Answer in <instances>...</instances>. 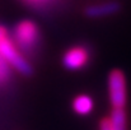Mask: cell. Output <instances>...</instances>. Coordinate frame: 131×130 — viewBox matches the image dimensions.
Here are the masks:
<instances>
[{
    "label": "cell",
    "mask_w": 131,
    "mask_h": 130,
    "mask_svg": "<svg viewBox=\"0 0 131 130\" xmlns=\"http://www.w3.org/2000/svg\"><path fill=\"white\" fill-rule=\"evenodd\" d=\"M0 56L6 61V64L9 66L14 68L19 73H22L24 75H29L32 73V68H31L29 63L23 57V55L15 47L14 42L12 40H9L8 37H5L0 41Z\"/></svg>",
    "instance_id": "1"
},
{
    "label": "cell",
    "mask_w": 131,
    "mask_h": 130,
    "mask_svg": "<svg viewBox=\"0 0 131 130\" xmlns=\"http://www.w3.org/2000/svg\"><path fill=\"white\" fill-rule=\"evenodd\" d=\"M14 40L20 50L32 51L33 48H36L40 40V32L37 26L32 21L19 22L14 29Z\"/></svg>",
    "instance_id": "2"
},
{
    "label": "cell",
    "mask_w": 131,
    "mask_h": 130,
    "mask_svg": "<svg viewBox=\"0 0 131 130\" xmlns=\"http://www.w3.org/2000/svg\"><path fill=\"white\" fill-rule=\"evenodd\" d=\"M108 93L113 108H124L127 99L126 81L120 70H113L108 77Z\"/></svg>",
    "instance_id": "3"
},
{
    "label": "cell",
    "mask_w": 131,
    "mask_h": 130,
    "mask_svg": "<svg viewBox=\"0 0 131 130\" xmlns=\"http://www.w3.org/2000/svg\"><path fill=\"white\" fill-rule=\"evenodd\" d=\"M88 59H89V54H88L87 48L82 47V46H77V47H73L65 52L62 63H64V66L66 69L78 70L87 64Z\"/></svg>",
    "instance_id": "4"
},
{
    "label": "cell",
    "mask_w": 131,
    "mask_h": 130,
    "mask_svg": "<svg viewBox=\"0 0 131 130\" xmlns=\"http://www.w3.org/2000/svg\"><path fill=\"white\" fill-rule=\"evenodd\" d=\"M118 9H120V5L116 1H106V3L88 6L85 14L90 18H102V17H108L117 13Z\"/></svg>",
    "instance_id": "5"
},
{
    "label": "cell",
    "mask_w": 131,
    "mask_h": 130,
    "mask_svg": "<svg viewBox=\"0 0 131 130\" xmlns=\"http://www.w3.org/2000/svg\"><path fill=\"white\" fill-rule=\"evenodd\" d=\"M73 108L79 115H88L93 110V99L87 94H80L73 101Z\"/></svg>",
    "instance_id": "6"
},
{
    "label": "cell",
    "mask_w": 131,
    "mask_h": 130,
    "mask_svg": "<svg viewBox=\"0 0 131 130\" xmlns=\"http://www.w3.org/2000/svg\"><path fill=\"white\" fill-rule=\"evenodd\" d=\"M108 120L111 123L112 130H126L127 119H126V112L124 108H113Z\"/></svg>",
    "instance_id": "7"
},
{
    "label": "cell",
    "mask_w": 131,
    "mask_h": 130,
    "mask_svg": "<svg viewBox=\"0 0 131 130\" xmlns=\"http://www.w3.org/2000/svg\"><path fill=\"white\" fill-rule=\"evenodd\" d=\"M9 68H10V66L6 64V61L0 56V84H1V83H5V82L8 81L9 73H10Z\"/></svg>",
    "instance_id": "8"
},
{
    "label": "cell",
    "mask_w": 131,
    "mask_h": 130,
    "mask_svg": "<svg viewBox=\"0 0 131 130\" xmlns=\"http://www.w3.org/2000/svg\"><path fill=\"white\" fill-rule=\"evenodd\" d=\"M99 130H112V126H111V123L108 119H103L101 121V125H99Z\"/></svg>",
    "instance_id": "9"
},
{
    "label": "cell",
    "mask_w": 131,
    "mask_h": 130,
    "mask_svg": "<svg viewBox=\"0 0 131 130\" xmlns=\"http://www.w3.org/2000/svg\"><path fill=\"white\" fill-rule=\"evenodd\" d=\"M5 37H6V31H5L4 27L0 26V41H1L3 38H5Z\"/></svg>",
    "instance_id": "10"
},
{
    "label": "cell",
    "mask_w": 131,
    "mask_h": 130,
    "mask_svg": "<svg viewBox=\"0 0 131 130\" xmlns=\"http://www.w3.org/2000/svg\"><path fill=\"white\" fill-rule=\"evenodd\" d=\"M32 3H43V1H47V0H29Z\"/></svg>",
    "instance_id": "11"
}]
</instances>
